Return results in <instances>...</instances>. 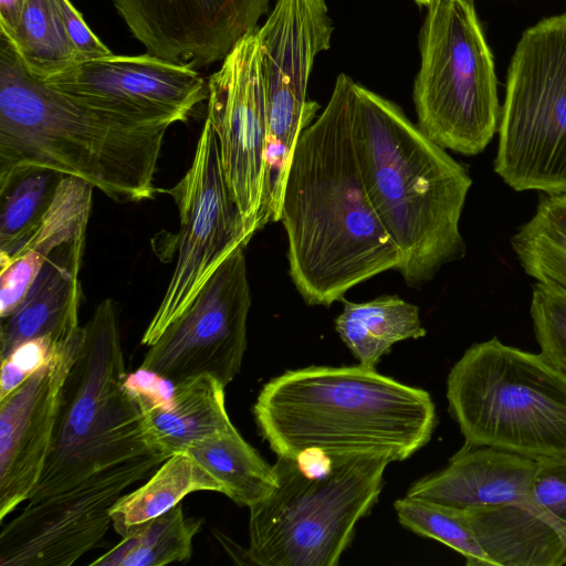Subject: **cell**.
Wrapping results in <instances>:
<instances>
[{
  "label": "cell",
  "instance_id": "1",
  "mask_svg": "<svg viewBox=\"0 0 566 566\" xmlns=\"http://www.w3.org/2000/svg\"><path fill=\"white\" fill-rule=\"evenodd\" d=\"M118 312L102 301L64 385L41 475L0 531V566H70L103 541L111 509L168 459L148 442L126 377Z\"/></svg>",
  "mask_w": 566,
  "mask_h": 566
},
{
  "label": "cell",
  "instance_id": "2",
  "mask_svg": "<svg viewBox=\"0 0 566 566\" xmlns=\"http://www.w3.org/2000/svg\"><path fill=\"white\" fill-rule=\"evenodd\" d=\"M356 83L337 76L323 109L301 134L289 167L280 221L289 275L303 301L329 306L355 285L398 270L402 255L365 188L353 122Z\"/></svg>",
  "mask_w": 566,
  "mask_h": 566
},
{
  "label": "cell",
  "instance_id": "3",
  "mask_svg": "<svg viewBox=\"0 0 566 566\" xmlns=\"http://www.w3.org/2000/svg\"><path fill=\"white\" fill-rule=\"evenodd\" d=\"M171 125L46 85L0 34V193L20 174L45 168L80 178L119 203L153 199Z\"/></svg>",
  "mask_w": 566,
  "mask_h": 566
},
{
  "label": "cell",
  "instance_id": "4",
  "mask_svg": "<svg viewBox=\"0 0 566 566\" xmlns=\"http://www.w3.org/2000/svg\"><path fill=\"white\" fill-rule=\"evenodd\" d=\"M356 155L369 200L401 252L408 285L463 256L460 219L472 179L389 99L356 83Z\"/></svg>",
  "mask_w": 566,
  "mask_h": 566
},
{
  "label": "cell",
  "instance_id": "5",
  "mask_svg": "<svg viewBox=\"0 0 566 566\" xmlns=\"http://www.w3.org/2000/svg\"><path fill=\"white\" fill-rule=\"evenodd\" d=\"M252 412L276 455L381 453L403 461L427 444L437 416L428 391L361 365L311 366L268 381Z\"/></svg>",
  "mask_w": 566,
  "mask_h": 566
},
{
  "label": "cell",
  "instance_id": "6",
  "mask_svg": "<svg viewBox=\"0 0 566 566\" xmlns=\"http://www.w3.org/2000/svg\"><path fill=\"white\" fill-rule=\"evenodd\" d=\"M381 453L277 455L276 486L249 507L247 556L261 566H336L355 526L377 503Z\"/></svg>",
  "mask_w": 566,
  "mask_h": 566
},
{
  "label": "cell",
  "instance_id": "7",
  "mask_svg": "<svg viewBox=\"0 0 566 566\" xmlns=\"http://www.w3.org/2000/svg\"><path fill=\"white\" fill-rule=\"evenodd\" d=\"M467 444L533 460L566 458V374L496 337L469 347L447 379Z\"/></svg>",
  "mask_w": 566,
  "mask_h": 566
},
{
  "label": "cell",
  "instance_id": "8",
  "mask_svg": "<svg viewBox=\"0 0 566 566\" xmlns=\"http://www.w3.org/2000/svg\"><path fill=\"white\" fill-rule=\"evenodd\" d=\"M413 84L417 126L432 142L476 155L499 128L501 107L492 52L473 0H433L420 33Z\"/></svg>",
  "mask_w": 566,
  "mask_h": 566
},
{
  "label": "cell",
  "instance_id": "9",
  "mask_svg": "<svg viewBox=\"0 0 566 566\" xmlns=\"http://www.w3.org/2000/svg\"><path fill=\"white\" fill-rule=\"evenodd\" d=\"M495 172L516 191L566 192V12L527 28L507 70Z\"/></svg>",
  "mask_w": 566,
  "mask_h": 566
},
{
  "label": "cell",
  "instance_id": "10",
  "mask_svg": "<svg viewBox=\"0 0 566 566\" xmlns=\"http://www.w3.org/2000/svg\"><path fill=\"white\" fill-rule=\"evenodd\" d=\"M333 30L325 0H276L258 28L268 125L266 224L280 221L296 143L319 109L318 103L307 98V85L315 57L331 46Z\"/></svg>",
  "mask_w": 566,
  "mask_h": 566
},
{
  "label": "cell",
  "instance_id": "11",
  "mask_svg": "<svg viewBox=\"0 0 566 566\" xmlns=\"http://www.w3.org/2000/svg\"><path fill=\"white\" fill-rule=\"evenodd\" d=\"M165 192L179 211L178 256L163 301L142 337L146 346L190 306L224 260L251 240L224 177L217 135L207 119L189 169Z\"/></svg>",
  "mask_w": 566,
  "mask_h": 566
},
{
  "label": "cell",
  "instance_id": "12",
  "mask_svg": "<svg viewBox=\"0 0 566 566\" xmlns=\"http://www.w3.org/2000/svg\"><path fill=\"white\" fill-rule=\"evenodd\" d=\"M250 307L244 248H239L149 346L142 367L175 382L208 374L227 386L241 368Z\"/></svg>",
  "mask_w": 566,
  "mask_h": 566
},
{
  "label": "cell",
  "instance_id": "13",
  "mask_svg": "<svg viewBox=\"0 0 566 566\" xmlns=\"http://www.w3.org/2000/svg\"><path fill=\"white\" fill-rule=\"evenodd\" d=\"M258 28L235 44L209 77L206 117L217 135L224 177L251 238L266 226L268 125Z\"/></svg>",
  "mask_w": 566,
  "mask_h": 566
},
{
  "label": "cell",
  "instance_id": "14",
  "mask_svg": "<svg viewBox=\"0 0 566 566\" xmlns=\"http://www.w3.org/2000/svg\"><path fill=\"white\" fill-rule=\"evenodd\" d=\"M147 53L195 69L222 61L270 0H112Z\"/></svg>",
  "mask_w": 566,
  "mask_h": 566
},
{
  "label": "cell",
  "instance_id": "15",
  "mask_svg": "<svg viewBox=\"0 0 566 566\" xmlns=\"http://www.w3.org/2000/svg\"><path fill=\"white\" fill-rule=\"evenodd\" d=\"M84 326L49 361L0 400V523L25 502L40 479L67 376L83 347Z\"/></svg>",
  "mask_w": 566,
  "mask_h": 566
},
{
  "label": "cell",
  "instance_id": "16",
  "mask_svg": "<svg viewBox=\"0 0 566 566\" xmlns=\"http://www.w3.org/2000/svg\"><path fill=\"white\" fill-rule=\"evenodd\" d=\"M41 82L66 94L172 124L187 122L209 94L208 82L197 69L149 53H113L78 63Z\"/></svg>",
  "mask_w": 566,
  "mask_h": 566
},
{
  "label": "cell",
  "instance_id": "17",
  "mask_svg": "<svg viewBox=\"0 0 566 566\" xmlns=\"http://www.w3.org/2000/svg\"><path fill=\"white\" fill-rule=\"evenodd\" d=\"M462 512L492 566L566 564V458L536 460L525 500Z\"/></svg>",
  "mask_w": 566,
  "mask_h": 566
},
{
  "label": "cell",
  "instance_id": "18",
  "mask_svg": "<svg viewBox=\"0 0 566 566\" xmlns=\"http://www.w3.org/2000/svg\"><path fill=\"white\" fill-rule=\"evenodd\" d=\"M536 460L465 444L446 468L415 482L407 496L457 511L520 502L528 496Z\"/></svg>",
  "mask_w": 566,
  "mask_h": 566
},
{
  "label": "cell",
  "instance_id": "19",
  "mask_svg": "<svg viewBox=\"0 0 566 566\" xmlns=\"http://www.w3.org/2000/svg\"><path fill=\"white\" fill-rule=\"evenodd\" d=\"M86 235L72 239L48 256L23 300L7 318L0 333V358H7L21 343L50 337L69 340L80 328V269Z\"/></svg>",
  "mask_w": 566,
  "mask_h": 566
},
{
  "label": "cell",
  "instance_id": "20",
  "mask_svg": "<svg viewBox=\"0 0 566 566\" xmlns=\"http://www.w3.org/2000/svg\"><path fill=\"white\" fill-rule=\"evenodd\" d=\"M93 188L80 178L64 176L36 230L10 256L0 259L1 319L18 307L54 249L86 235Z\"/></svg>",
  "mask_w": 566,
  "mask_h": 566
},
{
  "label": "cell",
  "instance_id": "21",
  "mask_svg": "<svg viewBox=\"0 0 566 566\" xmlns=\"http://www.w3.org/2000/svg\"><path fill=\"white\" fill-rule=\"evenodd\" d=\"M224 388L208 374L176 382L167 406L142 410L149 444L169 458L193 442L233 428L226 409Z\"/></svg>",
  "mask_w": 566,
  "mask_h": 566
},
{
  "label": "cell",
  "instance_id": "22",
  "mask_svg": "<svg viewBox=\"0 0 566 566\" xmlns=\"http://www.w3.org/2000/svg\"><path fill=\"white\" fill-rule=\"evenodd\" d=\"M342 301L344 307L335 319V329L364 367L375 369L392 345L427 334L419 307L398 295H380L361 303Z\"/></svg>",
  "mask_w": 566,
  "mask_h": 566
},
{
  "label": "cell",
  "instance_id": "23",
  "mask_svg": "<svg viewBox=\"0 0 566 566\" xmlns=\"http://www.w3.org/2000/svg\"><path fill=\"white\" fill-rule=\"evenodd\" d=\"M221 485V493L240 506L251 507L276 486L273 465L233 427L193 442L185 451Z\"/></svg>",
  "mask_w": 566,
  "mask_h": 566
},
{
  "label": "cell",
  "instance_id": "24",
  "mask_svg": "<svg viewBox=\"0 0 566 566\" xmlns=\"http://www.w3.org/2000/svg\"><path fill=\"white\" fill-rule=\"evenodd\" d=\"M197 491L221 493V485L190 455L175 453L159 465L146 483L123 494L112 506V525L123 537L132 528L164 514Z\"/></svg>",
  "mask_w": 566,
  "mask_h": 566
},
{
  "label": "cell",
  "instance_id": "25",
  "mask_svg": "<svg viewBox=\"0 0 566 566\" xmlns=\"http://www.w3.org/2000/svg\"><path fill=\"white\" fill-rule=\"evenodd\" d=\"M202 520L187 517L181 504L132 528L92 566H164L187 562Z\"/></svg>",
  "mask_w": 566,
  "mask_h": 566
},
{
  "label": "cell",
  "instance_id": "26",
  "mask_svg": "<svg viewBox=\"0 0 566 566\" xmlns=\"http://www.w3.org/2000/svg\"><path fill=\"white\" fill-rule=\"evenodd\" d=\"M524 271L566 291V192L546 193L534 216L512 238Z\"/></svg>",
  "mask_w": 566,
  "mask_h": 566
},
{
  "label": "cell",
  "instance_id": "27",
  "mask_svg": "<svg viewBox=\"0 0 566 566\" xmlns=\"http://www.w3.org/2000/svg\"><path fill=\"white\" fill-rule=\"evenodd\" d=\"M9 41L25 70L39 81H46L80 63L55 0H23L15 35Z\"/></svg>",
  "mask_w": 566,
  "mask_h": 566
},
{
  "label": "cell",
  "instance_id": "28",
  "mask_svg": "<svg viewBox=\"0 0 566 566\" xmlns=\"http://www.w3.org/2000/svg\"><path fill=\"white\" fill-rule=\"evenodd\" d=\"M63 178L57 171L34 168L0 193V259L10 256L36 230Z\"/></svg>",
  "mask_w": 566,
  "mask_h": 566
},
{
  "label": "cell",
  "instance_id": "29",
  "mask_svg": "<svg viewBox=\"0 0 566 566\" xmlns=\"http://www.w3.org/2000/svg\"><path fill=\"white\" fill-rule=\"evenodd\" d=\"M394 507L400 524L411 532L457 551L470 566H492L462 511L407 495L397 500Z\"/></svg>",
  "mask_w": 566,
  "mask_h": 566
},
{
  "label": "cell",
  "instance_id": "30",
  "mask_svg": "<svg viewBox=\"0 0 566 566\" xmlns=\"http://www.w3.org/2000/svg\"><path fill=\"white\" fill-rule=\"evenodd\" d=\"M531 316L541 355L566 374V291L553 283L537 282Z\"/></svg>",
  "mask_w": 566,
  "mask_h": 566
},
{
  "label": "cell",
  "instance_id": "31",
  "mask_svg": "<svg viewBox=\"0 0 566 566\" xmlns=\"http://www.w3.org/2000/svg\"><path fill=\"white\" fill-rule=\"evenodd\" d=\"M59 344L46 336L29 339L21 343L7 358L2 359L0 400L14 391L33 373L45 365Z\"/></svg>",
  "mask_w": 566,
  "mask_h": 566
},
{
  "label": "cell",
  "instance_id": "32",
  "mask_svg": "<svg viewBox=\"0 0 566 566\" xmlns=\"http://www.w3.org/2000/svg\"><path fill=\"white\" fill-rule=\"evenodd\" d=\"M66 36L80 63L106 57L113 52L95 35L70 0H55Z\"/></svg>",
  "mask_w": 566,
  "mask_h": 566
},
{
  "label": "cell",
  "instance_id": "33",
  "mask_svg": "<svg viewBox=\"0 0 566 566\" xmlns=\"http://www.w3.org/2000/svg\"><path fill=\"white\" fill-rule=\"evenodd\" d=\"M123 386L142 411L167 406L171 401L176 382L140 366L126 375Z\"/></svg>",
  "mask_w": 566,
  "mask_h": 566
},
{
  "label": "cell",
  "instance_id": "34",
  "mask_svg": "<svg viewBox=\"0 0 566 566\" xmlns=\"http://www.w3.org/2000/svg\"><path fill=\"white\" fill-rule=\"evenodd\" d=\"M23 0H0V34L8 40L15 35Z\"/></svg>",
  "mask_w": 566,
  "mask_h": 566
},
{
  "label": "cell",
  "instance_id": "35",
  "mask_svg": "<svg viewBox=\"0 0 566 566\" xmlns=\"http://www.w3.org/2000/svg\"><path fill=\"white\" fill-rule=\"evenodd\" d=\"M419 6H426L429 7L433 0H413Z\"/></svg>",
  "mask_w": 566,
  "mask_h": 566
}]
</instances>
